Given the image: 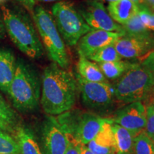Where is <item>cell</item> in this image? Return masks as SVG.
Segmentation results:
<instances>
[{
  "label": "cell",
  "mask_w": 154,
  "mask_h": 154,
  "mask_svg": "<svg viewBox=\"0 0 154 154\" xmlns=\"http://www.w3.org/2000/svg\"><path fill=\"white\" fill-rule=\"evenodd\" d=\"M40 103L47 114L59 116L72 109L79 93L76 77L55 63L44 68L41 76Z\"/></svg>",
  "instance_id": "cell-1"
},
{
  "label": "cell",
  "mask_w": 154,
  "mask_h": 154,
  "mask_svg": "<svg viewBox=\"0 0 154 154\" xmlns=\"http://www.w3.org/2000/svg\"><path fill=\"white\" fill-rule=\"evenodd\" d=\"M1 11L6 33L17 49L31 59L42 57L44 47L27 11L17 6L6 5L2 6Z\"/></svg>",
  "instance_id": "cell-2"
},
{
  "label": "cell",
  "mask_w": 154,
  "mask_h": 154,
  "mask_svg": "<svg viewBox=\"0 0 154 154\" xmlns=\"http://www.w3.org/2000/svg\"><path fill=\"white\" fill-rule=\"evenodd\" d=\"M41 88V77L36 69L22 58H18L14 78L7 92L14 107L22 113L35 110L40 101Z\"/></svg>",
  "instance_id": "cell-3"
},
{
  "label": "cell",
  "mask_w": 154,
  "mask_h": 154,
  "mask_svg": "<svg viewBox=\"0 0 154 154\" xmlns=\"http://www.w3.org/2000/svg\"><path fill=\"white\" fill-rule=\"evenodd\" d=\"M32 18L42 46L49 59L63 69H68L70 59L66 44L49 11L41 5L35 6Z\"/></svg>",
  "instance_id": "cell-4"
},
{
  "label": "cell",
  "mask_w": 154,
  "mask_h": 154,
  "mask_svg": "<svg viewBox=\"0 0 154 154\" xmlns=\"http://www.w3.org/2000/svg\"><path fill=\"white\" fill-rule=\"evenodd\" d=\"M113 86L116 100L123 103L153 100L154 74L136 63Z\"/></svg>",
  "instance_id": "cell-5"
},
{
  "label": "cell",
  "mask_w": 154,
  "mask_h": 154,
  "mask_svg": "<svg viewBox=\"0 0 154 154\" xmlns=\"http://www.w3.org/2000/svg\"><path fill=\"white\" fill-rule=\"evenodd\" d=\"M56 119L63 131L84 145H87L97 136L109 119L79 109H71Z\"/></svg>",
  "instance_id": "cell-6"
},
{
  "label": "cell",
  "mask_w": 154,
  "mask_h": 154,
  "mask_svg": "<svg viewBox=\"0 0 154 154\" xmlns=\"http://www.w3.org/2000/svg\"><path fill=\"white\" fill-rule=\"evenodd\" d=\"M51 15L63 42L69 47L77 45L80 38L92 29L79 11L68 2L54 3Z\"/></svg>",
  "instance_id": "cell-7"
},
{
  "label": "cell",
  "mask_w": 154,
  "mask_h": 154,
  "mask_svg": "<svg viewBox=\"0 0 154 154\" xmlns=\"http://www.w3.org/2000/svg\"><path fill=\"white\" fill-rule=\"evenodd\" d=\"M83 104L99 115L110 111L116 100L113 86L109 82H90L75 75Z\"/></svg>",
  "instance_id": "cell-8"
},
{
  "label": "cell",
  "mask_w": 154,
  "mask_h": 154,
  "mask_svg": "<svg viewBox=\"0 0 154 154\" xmlns=\"http://www.w3.org/2000/svg\"><path fill=\"white\" fill-rule=\"evenodd\" d=\"M113 123L131 132L136 137L145 131L146 107L143 102L128 103L119 109L110 118Z\"/></svg>",
  "instance_id": "cell-9"
},
{
  "label": "cell",
  "mask_w": 154,
  "mask_h": 154,
  "mask_svg": "<svg viewBox=\"0 0 154 154\" xmlns=\"http://www.w3.org/2000/svg\"><path fill=\"white\" fill-rule=\"evenodd\" d=\"M79 13L92 29L124 34L121 25L113 20L103 4L98 0L88 1Z\"/></svg>",
  "instance_id": "cell-10"
},
{
  "label": "cell",
  "mask_w": 154,
  "mask_h": 154,
  "mask_svg": "<svg viewBox=\"0 0 154 154\" xmlns=\"http://www.w3.org/2000/svg\"><path fill=\"white\" fill-rule=\"evenodd\" d=\"M42 142L44 154H64L68 139L55 117H48L44 123Z\"/></svg>",
  "instance_id": "cell-11"
},
{
  "label": "cell",
  "mask_w": 154,
  "mask_h": 154,
  "mask_svg": "<svg viewBox=\"0 0 154 154\" xmlns=\"http://www.w3.org/2000/svg\"><path fill=\"white\" fill-rule=\"evenodd\" d=\"M124 34L107 31L91 29L82 36L77 44V51L79 57L88 59L101 48L115 43Z\"/></svg>",
  "instance_id": "cell-12"
},
{
  "label": "cell",
  "mask_w": 154,
  "mask_h": 154,
  "mask_svg": "<svg viewBox=\"0 0 154 154\" xmlns=\"http://www.w3.org/2000/svg\"><path fill=\"white\" fill-rule=\"evenodd\" d=\"M117 52L122 59H141L153 51L154 38H140L123 36L114 43Z\"/></svg>",
  "instance_id": "cell-13"
},
{
  "label": "cell",
  "mask_w": 154,
  "mask_h": 154,
  "mask_svg": "<svg viewBox=\"0 0 154 154\" xmlns=\"http://www.w3.org/2000/svg\"><path fill=\"white\" fill-rule=\"evenodd\" d=\"M111 119L102 126L97 136L86 145L94 154H116V142Z\"/></svg>",
  "instance_id": "cell-14"
},
{
  "label": "cell",
  "mask_w": 154,
  "mask_h": 154,
  "mask_svg": "<svg viewBox=\"0 0 154 154\" xmlns=\"http://www.w3.org/2000/svg\"><path fill=\"white\" fill-rule=\"evenodd\" d=\"M17 66L14 54L8 49L0 48V91L4 94L8 92Z\"/></svg>",
  "instance_id": "cell-15"
},
{
  "label": "cell",
  "mask_w": 154,
  "mask_h": 154,
  "mask_svg": "<svg viewBox=\"0 0 154 154\" xmlns=\"http://www.w3.org/2000/svg\"><path fill=\"white\" fill-rule=\"evenodd\" d=\"M106 9L115 22L123 25L138 14L139 6L130 0H118L109 4Z\"/></svg>",
  "instance_id": "cell-16"
},
{
  "label": "cell",
  "mask_w": 154,
  "mask_h": 154,
  "mask_svg": "<svg viewBox=\"0 0 154 154\" xmlns=\"http://www.w3.org/2000/svg\"><path fill=\"white\" fill-rule=\"evenodd\" d=\"M76 74L83 79L90 82H109L102 73L97 63L85 57H79L76 66Z\"/></svg>",
  "instance_id": "cell-17"
},
{
  "label": "cell",
  "mask_w": 154,
  "mask_h": 154,
  "mask_svg": "<svg viewBox=\"0 0 154 154\" xmlns=\"http://www.w3.org/2000/svg\"><path fill=\"white\" fill-rule=\"evenodd\" d=\"M14 133L15 140L18 143L21 154H43L30 130L18 126Z\"/></svg>",
  "instance_id": "cell-18"
},
{
  "label": "cell",
  "mask_w": 154,
  "mask_h": 154,
  "mask_svg": "<svg viewBox=\"0 0 154 154\" xmlns=\"http://www.w3.org/2000/svg\"><path fill=\"white\" fill-rule=\"evenodd\" d=\"M116 142V154H133L135 136L126 128L113 124Z\"/></svg>",
  "instance_id": "cell-19"
},
{
  "label": "cell",
  "mask_w": 154,
  "mask_h": 154,
  "mask_svg": "<svg viewBox=\"0 0 154 154\" xmlns=\"http://www.w3.org/2000/svg\"><path fill=\"white\" fill-rule=\"evenodd\" d=\"M98 64L108 81H117L128 70L133 68L136 63L120 60Z\"/></svg>",
  "instance_id": "cell-20"
},
{
  "label": "cell",
  "mask_w": 154,
  "mask_h": 154,
  "mask_svg": "<svg viewBox=\"0 0 154 154\" xmlns=\"http://www.w3.org/2000/svg\"><path fill=\"white\" fill-rule=\"evenodd\" d=\"M18 126L16 113L0 94V130L14 133Z\"/></svg>",
  "instance_id": "cell-21"
},
{
  "label": "cell",
  "mask_w": 154,
  "mask_h": 154,
  "mask_svg": "<svg viewBox=\"0 0 154 154\" xmlns=\"http://www.w3.org/2000/svg\"><path fill=\"white\" fill-rule=\"evenodd\" d=\"M124 34L126 36H134L140 38H151L153 37L151 31L146 27L145 25L141 22L138 14L132 17L124 24L121 25Z\"/></svg>",
  "instance_id": "cell-22"
},
{
  "label": "cell",
  "mask_w": 154,
  "mask_h": 154,
  "mask_svg": "<svg viewBox=\"0 0 154 154\" xmlns=\"http://www.w3.org/2000/svg\"><path fill=\"white\" fill-rule=\"evenodd\" d=\"M88 59L97 63L111 62L122 60L119 53L116 49L114 44L108 45L101 49H100L94 52L91 56L88 58Z\"/></svg>",
  "instance_id": "cell-23"
},
{
  "label": "cell",
  "mask_w": 154,
  "mask_h": 154,
  "mask_svg": "<svg viewBox=\"0 0 154 154\" xmlns=\"http://www.w3.org/2000/svg\"><path fill=\"white\" fill-rule=\"evenodd\" d=\"M133 154H154V141L145 131L134 138Z\"/></svg>",
  "instance_id": "cell-24"
},
{
  "label": "cell",
  "mask_w": 154,
  "mask_h": 154,
  "mask_svg": "<svg viewBox=\"0 0 154 154\" xmlns=\"http://www.w3.org/2000/svg\"><path fill=\"white\" fill-rule=\"evenodd\" d=\"M20 153L19 145L15 138L7 132L0 130V154Z\"/></svg>",
  "instance_id": "cell-25"
},
{
  "label": "cell",
  "mask_w": 154,
  "mask_h": 154,
  "mask_svg": "<svg viewBox=\"0 0 154 154\" xmlns=\"http://www.w3.org/2000/svg\"><path fill=\"white\" fill-rule=\"evenodd\" d=\"M146 107V134L154 140V103H149Z\"/></svg>",
  "instance_id": "cell-26"
},
{
  "label": "cell",
  "mask_w": 154,
  "mask_h": 154,
  "mask_svg": "<svg viewBox=\"0 0 154 154\" xmlns=\"http://www.w3.org/2000/svg\"><path fill=\"white\" fill-rule=\"evenodd\" d=\"M66 137L68 139V145L64 154H82V144L69 135L66 134Z\"/></svg>",
  "instance_id": "cell-27"
},
{
  "label": "cell",
  "mask_w": 154,
  "mask_h": 154,
  "mask_svg": "<svg viewBox=\"0 0 154 154\" xmlns=\"http://www.w3.org/2000/svg\"><path fill=\"white\" fill-rule=\"evenodd\" d=\"M140 60L139 63L142 66L154 74V50L150 51Z\"/></svg>",
  "instance_id": "cell-28"
},
{
  "label": "cell",
  "mask_w": 154,
  "mask_h": 154,
  "mask_svg": "<svg viewBox=\"0 0 154 154\" xmlns=\"http://www.w3.org/2000/svg\"><path fill=\"white\" fill-rule=\"evenodd\" d=\"M19 2L28 12L32 15L34 12V7L36 6L35 0H15Z\"/></svg>",
  "instance_id": "cell-29"
},
{
  "label": "cell",
  "mask_w": 154,
  "mask_h": 154,
  "mask_svg": "<svg viewBox=\"0 0 154 154\" xmlns=\"http://www.w3.org/2000/svg\"><path fill=\"white\" fill-rule=\"evenodd\" d=\"M6 34V31L5 24H4L3 19H2V11L1 8H0V40L3 39L5 37Z\"/></svg>",
  "instance_id": "cell-30"
},
{
  "label": "cell",
  "mask_w": 154,
  "mask_h": 154,
  "mask_svg": "<svg viewBox=\"0 0 154 154\" xmlns=\"http://www.w3.org/2000/svg\"><path fill=\"white\" fill-rule=\"evenodd\" d=\"M148 29L154 32V11H151V14L149 16V22L146 26Z\"/></svg>",
  "instance_id": "cell-31"
},
{
  "label": "cell",
  "mask_w": 154,
  "mask_h": 154,
  "mask_svg": "<svg viewBox=\"0 0 154 154\" xmlns=\"http://www.w3.org/2000/svg\"><path fill=\"white\" fill-rule=\"evenodd\" d=\"M146 5L147 6L151 11H154V0H145Z\"/></svg>",
  "instance_id": "cell-32"
},
{
  "label": "cell",
  "mask_w": 154,
  "mask_h": 154,
  "mask_svg": "<svg viewBox=\"0 0 154 154\" xmlns=\"http://www.w3.org/2000/svg\"><path fill=\"white\" fill-rule=\"evenodd\" d=\"M82 154H94L88 149V148L86 145L82 144Z\"/></svg>",
  "instance_id": "cell-33"
},
{
  "label": "cell",
  "mask_w": 154,
  "mask_h": 154,
  "mask_svg": "<svg viewBox=\"0 0 154 154\" xmlns=\"http://www.w3.org/2000/svg\"><path fill=\"white\" fill-rule=\"evenodd\" d=\"M36 2H44V3H57L59 2L63 1V0H35Z\"/></svg>",
  "instance_id": "cell-34"
},
{
  "label": "cell",
  "mask_w": 154,
  "mask_h": 154,
  "mask_svg": "<svg viewBox=\"0 0 154 154\" xmlns=\"http://www.w3.org/2000/svg\"><path fill=\"white\" fill-rule=\"evenodd\" d=\"M132 2H134L138 6H142V5H146V2L145 0H130Z\"/></svg>",
  "instance_id": "cell-35"
},
{
  "label": "cell",
  "mask_w": 154,
  "mask_h": 154,
  "mask_svg": "<svg viewBox=\"0 0 154 154\" xmlns=\"http://www.w3.org/2000/svg\"><path fill=\"white\" fill-rule=\"evenodd\" d=\"M98 1L101 2H102V3H103V2H107V3L110 4V3L118 1V0H98Z\"/></svg>",
  "instance_id": "cell-36"
},
{
  "label": "cell",
  "mask_w": 154,
  "mask_h": 154,
  "mask_svg": "<svg viewBox=\"0 0 154 154\" xmlns=\"http://www.w3.org/2000/svg\"><path fill=\"white\" fill-rule=\"evenodd\" d=\"M151 103H154V95H153V100H152V101Z\"/></svg>",
  "instance_id": "cell-37"
},
{
  "label": "cell",
  "mask_w": 154,
  "mask_h": 154,
  "mask_svg": "<svg viewBox=\"0 0 154 154\" xmlns=\"http://www.w3.org/2000/svg\"><path fill=\"white\" fill-rule=\"evenodd\" d=\"M4 1H5V0H0V3L2 2H4Z\"/></svg>",
  "instance_id": "cell-38"
},
{
  "label": "cell",
  "mask_w": 154,
  "mask_h": 154,
  "mask_svg": "<svg viewBox=\"0 0 154 154\" xmlns=\"http://www.w3.org/2000/svg\"><path fill=\"white\" fill-rule=\"evenodd\" d=\"M4 154H13V153H4Z\"/></svg>",
  "instance_id": "cell-39"
},
{
  "label": "cell",
  "mask_w": 154,
  "mask_h": 154,
  "mask_svg": "<svg viewBox=\"0 0 154 154\" xmlns=\"http://www.w3.org/2000/svg\"><path fill=\"white\" fill-rule=\"evenodd\" d=\"M153 141H154V140H153Z\"/></svg>",
  "instance_id": "cell-40"
}]
</instances>
